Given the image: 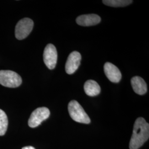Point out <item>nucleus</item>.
Instances as JSON below:
<instances>
[{
  "label": "nucleus",
  "instance_id": "obj_11",
  "mask_svg": "<svg viewBox=\"0 0 149 149\" xmlns=\"http://www.w3.org/2000/svg\"><path fill=\"white\" fill-rule=\"evenodd\" d=\"M84 90L87 95L93 97L100 93L101 87L95 81L87 80L84 85Z\"/></svg>",
  "mask_w": 149,
  "mask_h": 149
},
{
  "label": "nucleus",
  "instance_id": "obj_10",
  "mask_svg": "<svg viewBox=\"0 0 149 149\" xmlns=\"http://www.w3.org/2000/svg\"><path fill=\"white\" fill-rule=\"evenodd\" d=\"M131 84L134 92L139 95H143L147 92V85L143 78L139 76L133 77L131 80Z\"/></svg>",
  "mask_w": 149,
  "mask_h": 149
},
{
  "label": "nucleus",
  "instance_id": "obj_12",
  "mask_svg": "<svg viewBox=\"0 0 149 149\" xmlns=\"http://www.w3.org/2000/svg\"><path fill=\"white\" fill-rule=\"evenodd\" d=\"M133 1L131 0H103V3L107 6L113 7H125L131 4Z\"/></svg>",
  "mask_w": 149,
  "mask_h": 149
},
{
  "label": "nucleus",
  "instance_id": "obj_4",
  "mask_svg": "<svg viewBox=\"0 0 149 149\" xmlns=\"http://www.w3.org/2000/svg\"><path fill=\"white\" fill-rule=\"evenodd\" d=\"M34 23L31 19L24 18L18 22L15 28V36L18 40L27 38L32 32Z\"/></svg>",
  "mask_w": 149,
  "mask_h": 149
},
{
  "label": "nucleus",
  "instance_id": "obj_14",
  "mask_svg": "<svg viewBox=\"0 0 149 149\" xmlns=\"http://www.w3.org/2000/svg\"><path fill=\"white\" fill-rule=\"evenodd\" d=\"M22 149H36L34 147L31 146H26V147H23Z\"/></svg>",
  "mask_w": 149,
  "mask_h": 149
},
{
  "label": "nucleus",
  "instance_id": "obj_7",
  "mask_svg": "<svg viewBox=\"0 0 149 149\" xmlns=\"http://www.w3.org/2000/svg\"><path fill=\"white\" fill-rule=\"evenodd\" d=\"M81 60V54L74 51L70 54L65 65V70L68 74H72L78 69Z\"/></svg>",
  "mask_w": 149,
  "mask_h": 149
},
{
  "label": "nucleus",
  "instance_id": "obj_6",
  "mask_svg": "<svg viewBox=\"0 0 149 149\" xmlns=\"http://www.w3.org/2000/svg\"><path fill=\"white\" fill-rule=\"evenodd\" d=\"M44 62L48 69L53 70L55 68L58 60V53L55 47L49 44L44 49L43 54Z\"/></svg>",
  "mask_w": 149,
  "mask_h": 149
},
{
  "label": "nucleus",
  "instance_id": "obj_5",
  "mask_svg": "<svg viewBox=\"0 0 149 149\" xmlns=\"http://www.w3.org/2000/svg\"><path fill=\"white\" fill-rule=\"evenodd\" d=\"M50 112L48 108H38L32 112L28 120V125L31 128H36L44 120L48 119L50 116Z\"/></svg>",
  "mask_w": 149,
  "mask_h": 149
},
{
  "label": "nucleus",
  "instance_id": "obj_9",
  "mask_svg": "<svg viewBox=\"0 0 149 149\" xmlns=\"http://www.w3.org/2000/svg\"><path fill=\"white\" fill-rule=\"evenodd\" d=\"M101 21V17L95 14L81 15L79 16L76 19V23L79 25L84 27L95 26L100 23Z\"/></svg>",
  "mask_w": 149,
  "mask_h": 149
},
{
  "label": "nucleus",
  "instance_id": "obj_1",
  "mask_svg": "<svg viewBox=\"0 0 149 149\" xmlns=\"http://www.w3.org/2000/svg\"><path fill=\"white\" fill-rule=\"evenodd\" d=\"M149 124L143 118L136 119L129 143L130 149H138L149 139Z\"/></svg>",
  "mask_w": 149,
  "mask_h": 149
},
{
  "label": "nucleus",
  "instance_id": "obj_3",
  "mask_svg": "<svg viewBox=\"0 0 149 149\" xmlns=\"http://www.w3.org/2000/svg\"><path fill=\"white\" fill-rule=\"evenodd\" d=\"M22 82L21 77L11 70L0 71V84L6 87L16 88Z\"/></svg>",
  "mask_w": 149,
  "mask_h": 149
},
{
  "label": "nucleus",
  "instance_id": "obj_2",
  "mask_svg": "<svg viewBox=\"0 0 149 149\" xmlns=\"http://www.w3.org/2000/svg\"><path fill=\"white\" fill-rule=\"evenodd\" d=\"M68 111L70 117L75 122L84 124L90 123V118L78 102L75 100L70 102Z\"/></svg>",
  "mask_w": 149,
  "mask_h": 149
},
{
  "label": "nucleus",
  "instance_id": "obj_8",
  "mask_svg": "<svg viewBox=\"0 0 149 149\" xmlns=\"http://www.w3.org/2000/svg\"><path fill=\"white\" fill-rule=\"evenodd\" d=\"M104 71L107 77L114 83L119 82L122 79V74L120 70L114 65L107 62L104 65Z\"/></svg>",
  "mask_w": 149,
  "mask_h": 149
},
{
  "label": "nucleus",
  "instance_id": "obj_13",
  "mask_svg": "<svg viewBox=\"0 0 149 149\" xmlns=\"http://www.w3.org/2000/svg\"><path fill=\"white\" fill-rule=\"evenodd\" d=\"M8 124V118L5 112L0 109V136H3L5 134Z\"/></svg>",
  "mask_w": 149,
  "mask_h": 149
}]
</instances>
